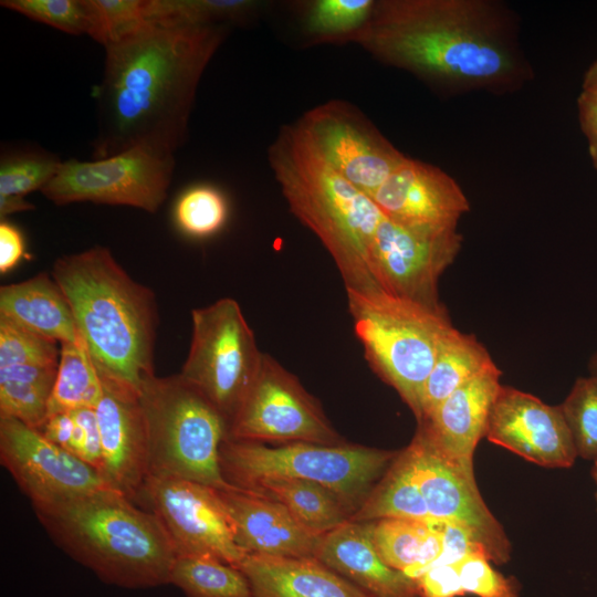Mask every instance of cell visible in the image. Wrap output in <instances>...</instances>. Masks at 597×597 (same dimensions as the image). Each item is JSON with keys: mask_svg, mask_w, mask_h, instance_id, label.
<instances>
[{"mask_svg": "<svg viewBox=\"0 0 597 597\" xmlns=\"http://www.w3.org/2000/svg\"><path fill=\"white\" fill-rule=\"evenodd\" d=\"M2 7L70 34H88L101 44L106 38L95 0H3Z\"/></svg>", "mask_w": 597, "mask_h": 597, "instance_id": "33", "label": "cell"}, {"mask_svg": "<svg viewBox=\"0 0 597 597\" xmlns=\"http://www.w3.org/2000/svg\"><path fill=\"white\" fill-rule=\"evenodd\" d=\"M102 15L106 42L115 39L146 20V0H95Z\"/></svg>", "mask_w": 597, "mask_h": 597, "instance_id": "40", "label": "cell"}, {"mask_svg": "<svg viewBox=\"0 0 597 597\" xmlns=\"http://www.w3.org/2000/svg\"><path fill=\"white\" fill-rule=\"evenodd\" d=\"M485 437L546 468H569L577 457L561 405L509 386L502 385L496 395Z\"/></svg>", "mask_w": 597, "mask_h": 597, "instance_id": "17", "label": "cell"}, {"mask_svg": "<svg viewBox=\"0 0 597 597\" xmlns=\"http://www.w3.org/2000/svg\"><path fill=\"white\" fill-rule=\"evenodd\" d=\"M169 584L187 597H252L249 582L238 567L210 556H177Z\"/></svg>", "mask_w": 597, "mask_h": 597, "instance_id": "32", "label": "cell"}, {"mask_svg": "<svg viewBox=\"0 0 597 597\" xmlns=\"http://www.w3.org/2000/svg\"><path fill=\"white\" fill-rule=\"evenodd\" d=\"M381 519L432 520L404 451L398 453L349 521L367 523Z\"/></svg>", "mask_w": 597, "mask_h": 597, "instance_id": "28", "label": "cell"}, {"mask_svg": "<svg viewBox=\"0 0 597 597\" xmlns=\"http://www.w3.org/2000/svg\"><path fill=\"white\" fill-rule=\"evenodd\" d=\"M0 316L59 344L78 336L65 294L46 273L1 286Z\"/></svg>", "mask_w": 597, "mask_h": 597, "instance_id": "24", "label": "cell"}, {"mask_svg": "<svg viewBox=\"0 0 597 597\" xmlns=\"http://www.w3.org/2000/svg\"><path fill=\"white\" fill-rule=\"evenodd\" d=\"M247 490L280 502L300 523L318 535L343 525L352 516L334 493L316 482L296 478H265Z\"/></svg>", "mask_w": 597, "mask_h": 597, "instance_id": "27", "label": "cell"}, {"mask_svg": "<svg viewBox=\"0 0 597 597\" xmlns=\"http://www.w3.org/2000/svg\"><path fill=\"white\" fill-rule=\"evenodd\" d=\"M103 396L95 407L102 465L106 485L132 501L149 476V444L139 395L103 383Z\"/></svg>", "mask_w": 597, "mask_h": 597, "instance_id": "19", "label": "cell"}, {"mask_svg": "<svg viewBox=\"0 0 597 597\" xmlns=\"http://www.w3.org/2000/svg\"><path fill=\"white\" fill-rule=\"evenodd\" d=\"M495 365L473 334L452 326L440 342L432 369L421 395V417H428L446 398L485 369Z\"/></svg>", "mask_w": 597, "mask_h": 597, "instance_id": "26", "label": "cell"}, {"mask_svg": "<svg viewBox=\"0 0 597 597\" xmlns=\"http://www.w3.org/2000/svg\"><path fill=\"white\" fill-rule=\"evenodd\" d=\"M404 452L430 516L467 526L483 545L491 562H506L510 542L483 501L475 476L468 475L443 457L418 429Z\"/></svg>", "mask_w": 597, "mask_h": 597, "instance_id": "16", "label": "cell"}, {"mask_svg": "<svg viewBox=\"0 0 597 597\" xmlns=\"http://www.w3.org/2000/svg\"><path fill=\"white\" fill-rule=\"evenodd\" d=\"M34 209V206L23 197H0V217H7L8 214L28 211Z\"/></svg>", "mask_w": 597, "mask_h": 597, "instance_id": "47", "label": "cell"}, {"mask_svg": "<svg viewBox=\"0 0 597 597\" xmlns=\"http://www.w3.org/2000/svg\"><path fill=\"white\" fill-rule=\"evenodd\" d=\"M73 419L84 431V447L81 460L96 469L102 465L101 434L95 409L82 408L71 411Z\"/></svg>", "mask_w": 597, "mask_h": 597, "instance_id": "43", "label": "cell"}, {"mask_svg": "<svg viewBox=\"0 0 597 597\" xmlns=\"http://www.w3.org/2000/svg\"><path fill=\"white\" fill-rule=\"evenodd\" d=\"M0 461L33 509L108 488L96 469L14 418L0 417Z\"/></svg>", "mask_w": 597, "mask_h": 597, "instance_id": "15", "label": "cell"}, {"mask_svg": "<svg viewBox=\"0 0 597 597\" xmlns=\"http://www.w3.org/2000/svg\"><path fill=\"white\" fill-rule=\"evenodd\" d=\"M57 366L0 368V417L14 418L40 430L49 415Z\"/></svg>", "mask_w": 597, "mask_h": 597, "instance_id": "29", "label": "cell"}, {"mask_svg": "<svg viewBox=\"0 0 597 597\" xmlns=\"http://www.w3.org/2000/svg\"><path fill=\"white\" fill-rule=\"evenodd\" d=\"M462 245L457 228H416L388 217L370 249L378 286L391 294L432 306L442 305L438 284Z\"/></svg>", "mask_w": 597, "mask_h": 597, "instance_id": "14", "label": "cell"}, {"mask_svg": "<svg viewBox=\"0 0 597 597\" xmlns=\"http://www.w3.org/2000/svg\"><path fill=\"white\" fill-rule=\"evenodd\" d=\"M582 88L597 91V57L585 72Z\"/></svg>", "mask_w": 597, "mask_h": 597, "instance_id": "48", "label": "cell"}, {"mask_svg": "<svg viewBox=\"0 0 597 597\" xmlns=\"http://www.w3.org/2000/svg\"><path fill=\"white\" fill-rule=\"evenodd\" d=\"M294 124L332 169L369 196L408 158L345 101L317 105Z\"/></svg>", "mask_w": 597, "mask_h": 597, "instance_id": "13", "label": "cell"}, {"mask_svg": "<svg viewBox=\"0 0 597 597\" xmlns=\"http://www.w3.org/2000/svg\"><path fill=\"white\" fill-rule=\"evenodd\" d=\"M60 345V360L49 401V415L82 408L95 409L103 396V384L83 338L78 334L74 342Z\"/></svg>", "mask_w": 597, "mask_h": 597, "instance_id": "31", "label": "cell"}, {"mask_svg": "<svg viewBox=\"0 0 597 597\" xmlns=\"http://www.w3.org/2000/svg\"><path fill=\"white\" fill-rule=\"evenodd\" d=\"M234 540L247 554L314 557L321 541L280 502L264 494L232 488L218 490Z\"/></svg>", "mask_w": 597, "mask_h": 597, "instance_id": "21", "label": "cell"}, {"mask_svg": "<svg viewBox=\"0 0 597 597\" xmlns=\"http://www.w3.org/2000/svg\"><path fill=\"white\" fill-rule=\"evenodd\" d=\"M314 558L370 597H419L417 580L385 563L364 523L348 521L322 535Z\"/></svg>", "mask_w": 597, "mask_h": 597, "instance_id": "22", "label": "cell"}, {"mask_svg": "<svg viewBox=\"0 0 597 597\" xmlns=\"http://www.w3.org/2000/svg\"><path fill=\"white\" fill-rule=\"evenodd\" d=\"M57 342L0 316V368L20 365L56 366Z\"/></svg>", "mask_w": 597, "mask_h": 597, "instance_id": "38", "label": "cell"}, {"mask_svg": "<svg viewBox=\"0 0 597 597\" xmlns=\"http://www.w3.org/2000/svg\"><path fill=\"white\" fill-rule=\"evenodd\" d=\"M134 502L156 515L176 556H210L238 567L247 554L234 540L218 489L181 478L149 475Z\"/></svg>", "mask_w": 597, "mask_h": 597, "instance_id": "12", "label": "cell"}, {"mask_svg": "<svg viewBox=\"0 0 597 597\" xmlns=\"http://www.w3.org/2000/svg\"><path fill=\"white\" fill-rule=\"evenodd\" d=\"M416 580L419 597H461L464 595L455 564L431 566Z\"/></svg>", "mask_w": 597, "mask_h": 597, "instance_id": "42", "label": "cell"}, {"mask_svg": "<svg viewBox=\"0 0 597 597\" xmlns=\"http://www.w3.org/2000/svg\"><path fill=\"white\" fill-rule=\"evenodd\" d=\"M398 453L344 442L269 447L226 438L219 459L223 478L232 486L247 490L265 478L307 480L328 489L353 515Z\"/></svg>", "mask_w": 597, "mask_h": 597, "instance_id": "8", "label": "cell"}, {"mask_svg": "<svg viewBox=\"0 0 597 597\" xmlns=\"http://www.w3.org/2000/svg\"><path fill=\"white\" fill-rule=\"evenodd\" d=\"M228 438L261 443H343L317 400L266 353L229 426Z\"/></svg>", "mask_w": 597, "mask_h": 597, "instance_id": "11", "label": "cell"}, {"mask_svg": "<svg viewBox=\"0 0 597 597\" xmlns=\"http://www.w3.org/2000/svg\"><path fill=\"white\" fill-rule=\"evenodd\" d=\"M229 29L146 19L107 43L94 94L98 133L93 158L134 147L174 155L186 138L201 75Z\"/></svg>", "mask_w": 597, "mask_h": 597, "instance_id": "1", "label": "cell"}, {"mask_svg": "<svg viewBox=\"0 0 597 597\" xmlns=\"http://www.w3.org/2000/svg\"><path fill=\"white\" fill-rule=\"evenodd\" d=\"M172 154L134 147L109 157L62 161L41 192L57 206L90 201L155 213L167 198Z\"/></svg>", "mask_w": 597, "mask_h": 597, "instance_id": "10", "label": "cell"}, {"mask_svg": "<svg viewBox=\"0 0 597 597\" xmlns=\"http://www.w3.org/2000/svg\"><path fill=\"white\" fill-rule=\"evenodd\" d=\"M561 407L577 455L597 461V376L578 378Z\"/></svg>", "mask_w": 597, "mask_h": 597, "instance_id": "35", "label": "cell"}, {"mask_svg": "<svg viewBox=\"0 0 597 597\" xmlns=\"http://www.w3.org/2000/svg\"><path fill=\"white\" fill-rule=\"evenodd\" d=\"M238 568L252 597H370L314 557L245 554Z\"/></svg>", "mask_w": 597, "mask_h": 597, "instance_id": "23", "label": "cell"}, {"mask_svg": "<svg viewBox=\"0 0 597 597\" xmlns=\"http://www.w3.org/2000/svg\"><path fill=\"white\" fill-rule=\"evenodd\" d=\"M149 444V475L191 480L218 490L229 484L220 468L228 438L224 417L179 375L149 378L139 394Z\"/></svg>", "mask_w": 597, "mask_h": 597, "instance_id": "7", "label": "cell"}, {"mask_svg": "<svg viewBox=\"0 0 597 597\" xmlns=\"http://www.w3.org/2000/svg\"><path fill=\"white\" fill-rule=\"evenodd\" d=\"M228 218L224 196L210 186H197L185 191L175 207L178 227L187 234L205 238L218 232Z\"/></svg>", "mask_w": 597, "mask_h": 597, "instance_id": "37", "label": "cell"}, {"mask_svg": "<svg viewBox=\"0 0 597 597\" xmlns=\"http://www.w3.org/2000/svg\"><path fill=\"white\" fill-rule=\"evenodd\" d=\"M268 157L291 212L321 240L345 290L380 289L370 249L386 214L374 199L332 169L295 124L280 129Z\"/></svg>", "mask_w": 597, "mask_h": 597, "instance_id": "4", "label": "cell"}, {"mask_svg": "<svg viewBox=\"0 0 597 597\" xmlns=\"http://www.w3.org/2000/svg\"><path fill=\"white\" fill-rule=\"evenodd\" d=\"M591 474H593V478H594V480L596 482V486H597V461L594 462ZM596 501H597V491H596Z\"/></svg>", "mask_w": 597, "mask_h": 597, "instance_id": "49", "label": "cell"}, {"mask_svg": "<svg viewBox=\"0 0 597 597\" xmlns=\"http://www.w3.org/2000/svg\"><path fill=\"white\" fill-rule=\"evenodd\" d=\"M364 524L385 563L415 580L442 553V536L433 519H381Z\"/></svg>", "mask_w": 597, "mask_h": 597, "instance_id": "25", "label": "cell"}, {"mask_svg": "<svg viewBox=\"0 0 597 597\" xmlns=\"http://www.w3.org/2000/svg\"><path fill=\"white\" fill-rule=\"evenodd\" d=\"M354 332L371 369L421 417V395L441 339L453 326L443 305L432 306L383 289H346Z\"/></svg>", "mask_w": 597, "mask_h": 597, "instance_id": "6", "label": "cell"}, {"mask_svg": "<svg viewBox=\"0 0 597 597\" xmlns=\"http://www.w3.org/2000/svg\"><path fill=\"white\" fill-rule=\"evenodd\" d=\"M51 538L103 582L125 588L169 584L176 559L159 520L106 488L60 504L34 507Z\"/></svg>", "mask_w": 597, "mask_h": 597, "instance_id": "5", "label": "cell"}, {"mask_svg": "<svg viewBox=\"0 0 597 597\" xmlns=\"http://www.w3.org/2000/svg\"><path fill=\"white\" fill-rule=\"evenodd\" d=\"M375 0H312L298 2L302 34L310 44L356 42Z\"/></svg>", "mask_w": 597, "mask_h": 597, "instance_id": "30", "label": "cell"}, {"mask_svg": "<svg viewBox=\"0 0 597 597\" xmlns=\"http://www.w3.org/2000/svg\"><path fill=\"white\" fill-rule=\"evenodd\" d=\"M355 43L447 95L511 93L533 76L514 13L493 0H375Z\"/></svg>", "mask_w": 597, "mask_h": 597, "instance_id": "2", "label": "cell"}, {"mask_svg": "<svg viewBox=\"0 0 597 597\" xmlns=\"http://www.w3.org/2000/svg\"><path fill=\"white\" fill-rule=\"evenodd\" d=\"M75 422L71 412L49 415L39 430L49 441L70 452Z\"/></svg>", "mask_w": 597, "mask_h": 597, "instance_id": "46", "label": "cell"}, {"mask_svg": "<svg viewBox=\"0 0 597 597\" xmlns=\"http://www.w3.org/2000/svg\"><path fill=\"white\" fill-rule=\"evenodd\" d=\"M389 219L416 228H457L470 203L439 167L407 158L370 196Z\"/></svg>", "mask_w": 597, "mask_h": 597, "instance_id": "18", "label": "cell"}, {"mask_svg": "<svg viewBox=\"0 0 597 597\" xmlns=\"http://www.w3.org/2000/svg\"><path fill=\"white\" fill-rule=\"evenodd\" d=\"M24 255V241L21 232L13 224L0 223V272L13 269Z\"/></svg>", "mask_w": 597, "mask_h": 597, "instance_id": "45", "label": "cell"}, {"mask_svg": "<svg viewBox=\"0 0 597 597\" xmlns=\"http://www.w3.org/2000/svg\"><path fill=\"white\" fill-rule=\"evenodd\" d=\"M191 323L189 352L178 375L230 426L258 373L263 352L234 298L223 297L193 308Z\"/></svg>", "mask_w": 597, "mask_h": 597, "instance_id": "9", "label": "cell"}, {"mask_svg": "<svg viewBox=\"0 0 597 597\" xmlns=\"http://www.w3.org/2000/svg\"><path fill=\"white\" fill-rule=\"evenodd\" d=\"M263 3L252 0H146V19L195 24H238L255 18Z\"/></svg>", "mask_w": 597, "mask_h": 597, "instance_id": "34", "label": "cell"}, {"mask_svg": "<svg viewBox=\"0 0 597 597\" xmlns=\"http://www.w3.org/2000/svg\"><path fill=\"white\" fill-rule=\"evenodd\" d=\"M577 106L580 128L588 143L589 157L597 170V91L582 88Z\"/></svg>", "mask_w": 597, "mask_h": 597, "instance_id": "44", "label": "cell"}, {"mask_svg": "<svg viewBox=\"0 0 597 597\" xmlns=\"http://www.w3.org/2000/svg\"><path fill=\"white\" fill-rule=\"evenodd\" d=\"M483 554H471L455 563L464 594L476 597H516L510 578L504 577Z\"/></svg>", "mask_w": 597, "mask_h": 597, "instance_id": "39", "label": "cell"}, {"mask_svg": "<svg viewBox=\"0 0 597 597\" xmlns=\"http://www.w3.org/2000/svg\"><path fill=\"white\" fill-rule=\"evenodd\" d=\"M52 276L70 303L101 380L139 395L155 376L154 292L132 279L100 245L61 256Z\"/></svg>", "mask_w": 597, "mask_h": 597, "instance_id": "3", "label": "cell"}, {"mask_svg": "<svg viewBox=\"0 0 597 597\" xmlns=\"http://www.w3.org/2000/svg\"><path fill=\"white\" fill-rule=\"evenodd\" d=\"M62 161L43 151H21L1 156L0 197H23L42 190Z\"/></svg>", "mask_w": 597, "mask_h": 597, "instance_id": "36", "label": "cell"}, {"mask_svg": "<svg viewBox=\"0 0 597 597\" xmlns=\"http://www.w3.org/2000/svg\"><path fill=\"white\" fill-rule=\"evenodd\" d=\"M593 371L594 374L593 375H596L597 376V354L595 355L594 359H593Z\"/></svg>", "mask_w": 597, "mask_h": 597, "instance_id": "50", "label": "cell"}, {"mask_svg": "<svg viewBox=\"0 0 597 597\" xmlns=\"http://www.w3.org/2000/svg\"><path fill=\"white\" fill-rule=\"evenodd\" d=\"M433 522L442 536V553L429 567L455 564L475 553L483 554L489 558L483 545L467 526L446 520L433 519Z\"/></svg>", "mask_w": 597, "mask_h": 597, "instance_id": "41", "label": "cell"}, {"mask_svg": "<svg viewBox=\"0 0 597 597\" xmlns=\"http://www.w3.org/2000/svg\"><path fill=\"white\" fill-rule=\"evenodd\" d=\"M500 377L501 370L493 365L453 391L418 422V430L432 447L471 476H474L475 448L485 437L490 412L502 386Z\"/></svg>", "mask_w": 597, "mask_h": 597, "instance_id": "20", "label": "cell"}]
</instances>
